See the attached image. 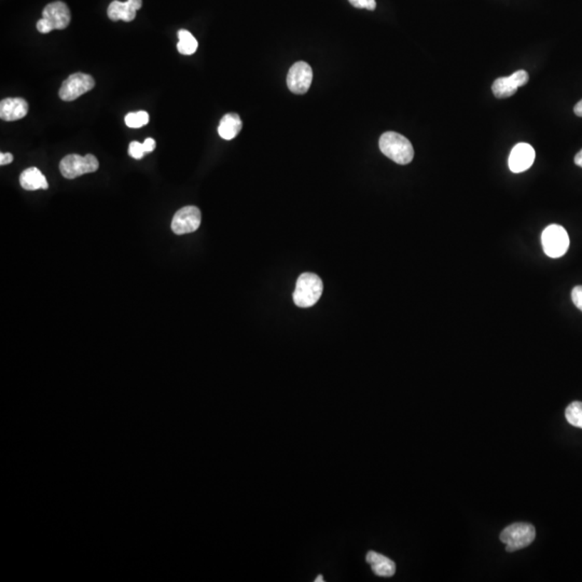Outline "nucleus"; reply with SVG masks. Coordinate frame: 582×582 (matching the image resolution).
<instances>
[{"label":"nucleus","mask_w":582,"mask_h":582,"mask_svg":"<svg viewBox=\"0 0 582 582\" xmlns=\"http://www.w3.org/2000/svg\"><path fill=\"white\" fill-rule=\"evenodd\" d=\"M571 300H573L576 308H579L582 312V286H577V287L573 288V291H571Z\"/></svg>","instance_id":"22"},{"label":"nucleus","mask_w":582,"mask_h":582,"mask_svg":"<svg viewBox=\"0 0 582 582\" xmlns=\"http://www.w3.org/2000/svg\"><path fill=\"white\" fill-rule=\"evenodd\" d=\"M14 161V155L11 153H0V164L1 165H8Z\"/></svg>","instance_id":"24"},{"label":"nucleus","mask_w":582,"mask_h":582,"mask_svg":"<svg viewBox=\"0 0 582 582\" xmlns=\"http://www.w3.org/2000/svg\"><path fill=\"white\" fill-rule=\"evenodd\" d=\"M535 538V527L529 523H514L506 527L501 534V540L505 544L507 552L529 547Z\"/></svg>","instance_id":"4"},{"label":"nucleus","mask_w":582,"mask_h":582,"mask_svg":"<svg viewBox=\"0 0 582 582\" xmlns=\"http://www.w3.org/2000/svg\"><path fill=\"white\" fill-rule=\"evenodd\" d=\"M380 149L382 153L400 165L412 162L414 149L410 140L396 132H386L380 138Z\"/></svg>","instance_id":"1"},{"label":"nucleus","mask_w":582,"mask_h":582,"mask_svg":"<svg viewBox=\"0 0 582 582\" xmlns=\"http://www.w3.org/2000/svg\"><path fill=\"white\" fill-rule=\"evenodd\" d=\"M142 7V0H128L125 3L115 0L109 5L107 14L113 22L122 20L131 22L136 18V12Z\"/></svg>","instance_id":"12"},{"label":"nucleus","mask_w":582,"mask_h":582,"mask_svg":"<svg viewBox=\"0 0 582 582\" xmlns=\"http://www.w3.org/2000/svg\"><path fill=\"white\" fill-rule=\"evenodd\" d=\"M94 87L95 81L92 76L83 73H73L63 82L58 96L64 102H73L83 94L91 91Z\"/></svg>","instance_id":"7"},{"label":"nucleus","mask_w":582,"mask_h":582,"mask_svg":"<svg viewBox=\"0 0 582 582\" xmlns=\"http://www.w3.org/2000/svg\"><path fill=\"white\" fill-rule=\"evenodd\" d=\"M348 1L358 9H367L373 11L377 8L375 0H348Z\"/></svg>","instance_id":"21"},{"label":"nucleus","mask_w":582,"mask_h":582,"mask_svg":"<svg viewBox=\"0 0 582 582\" xmlns=\"http://www.w3.org/2000/svg\"><path fill=\"white\" fill-rule=\"evenodd\" d=\"M125 124L131 129H140L145 127L149 122V113L147 111L140 110L137 113H130L125 115Z\"/></svg>","instance_id":"19"},{"label":"nucleus","mask_w":582,"mask_h":582,"mask_svg":"<svg viewBox=\"0 0 582 582\" xmlns=\"http://www.w3.org/2000/svg\"><path fill=\"white\" fill-rule=\"evenodd\" d=\"M536 153L533 147L526 142L516 145L510 152L509 169L512 173H523L531 167L535 161Z\"/></svg>","instance_id":"11"},{"label":"nucleus","mask_w":582,"mask_h":582,"mask_svg":"<svg viewBox=\"0 0 582 582\" xmlns=\"http://www.w3.org/2000/svg\"><path fill=\"white\" fill-rule=\"evenodd\" d=\"M100 167L95 155H87L85 157L79 155H68L63 157L60 163V171L63 177L67 180H75L85 174L94 173Z\"/></svg>","instance_id":"5"},{"label":"nucleus","mask_w":582,"mask_h":582,"mask_svg":"<svg viewBox=\"0 0 582 582\" xmlns=\"http://www.w3.org/2000/svg\"><path fill=\"white\" fill-rule=\"evenodd\" d=\"M178 38H180V41L177 43V50L180 54H182V56H192L197 52L199 43H197V40L195 39L194 36L190 31H186V29H180L178 31Z\"/></svg>","instance_id":"17"},{"label":"nucleus","mask_w":582,"mask_h":582,"mask_svg":"<svg viewBox=\"0 0 582 582\" xmlns=\"http://www.w3.org/2000/svg\"><path fill=\"white\" fill-rule=\"evenodd\" d=\"M573 113H575V115H578V117L582 118V100L576 104L575 108H573Z\"/></svg>","instance_id":"25"},{"label":"nucleus","mask_w":582,"mask_h":582,"mask_svg":"<svg viewBox=\"0 0 582 582\" xmlns=\"http://www.w3.org/2000/svg\"><path fill=\"white\" fill-rule=\"evenodd\" d=\"M323 291V284L321 277L313 273L300 275L293 293V301L299 308H311L321 299Z\"/></svg>","instance_id":"2"},{"label":"nucleus","mask_w":582,"mask_h":582,"mask_svg":"<svg viewBox=\"0 0 582 582\" xmlns=\"http://www.w3.org/2000/svg\"><path fill=\"white\" fill-rule=\"evenodd\" d=\"M144 145L142 142H132L129 147V155L136 160H140L145 155Z\"/></svg>","instance_id":"20"},{"label":"nucleus","mask_w":582,"mask_h":582,"mask_svg":"<svg viewBox=\"0 0 582 582\" xmlns=\"http://www.w3.org/2000/svg\"><path fill=\"white\" fill-rule=\"evenodd\" d=\"M201 212L195 206H186L177 212L172 220V230L182 235L197 231L201 226Z\"/></svg>","instance_id":"9"},{"label":"nucleus","mask_w":582,"mask_h":582,"mask_svg":"<svg viewBox=\"0 0 582 582\" xmlns=\"http://www.w3.org/2000/svg\"><path fill=\"white\" fill-rule=\"evenodd\" d=\"M28 108V103L24 98H5L0 103V118L4 121H16L27 115Z\"/></svg>","instance_id":"13"},{"label":"nucleus","mask_w":582,"mask_h":582,"mask_svg":"<svg viewBox=\"0 0 582 582\" xmlns=\"http://www.w3.org/2000/svg\"><path fill=\"white\" fill-rule=\"evenodd\" d=\"M565 417L571 425L582 430V402H571L565 411Z\"/></svg>","instance_id":"18"},{"label":"nucleus","mask_w":582,"mask_h":582,"mask_svg":"<svg viewBox=\"0 0 582 582\" xmlns=\"http://www.w3.org/2000/svg\"><path fill=\"white\" fill-rule=\"evenodd\" d=\"M541 244L548 257L560 258L568 251L569 237L562 226L551 224L544 230Z\"/></svg>","instance_id":"6"},{"label":"nucleus","mask_w":582,"mask_h":582,"mask_svg":"<svg viewBox=\"0 0 582 582\" xmlns=\"http://www.w3.org/2000/svg\"><path fill=\"white\" fill-rule=\"evenodd\" d=\"M142 145H144L145 152L146 153L152 152L155 149V140L153 138H147Z\"/></svg>","instance_id":"23"},{"label":"nucleus","mask_w":582,"mask_h":582,"mask_svg":"<svg viewBox=\"0 0 582 582\" xmlns=\"http://www.w3.org/2000/svg\"><path fill=\"white\" fill-rule=\"evenodd\" d=\"M313 81L312 67L306 62H298L289 69L287 76L288 89L295 94L308 91Z\"/></svg>","instance_id":"8"},{"label":"nucleus","mask_w":582,"mask_h":582,"mask_svg":"<svg viewBox=\"0 0 582 582\" xmlns=\"http://www.w3.org/2000/svg\"><path fill=\"white\" fill-rule=\"evenodd\" d=\"M529 76L525 71H518L509 77L498 78L494 81V95L497 98H508L514 95L519 88L523 87L529 82Z\"/></svg>","instance_id":"10"},{"label":"nucleus","mask_w":582,"mask_h":582,"mask_svg":"<svg viewBox=\"0 0 582 582\" xmlns=\"http://www.w3.org/2000/svg\"><path fill=\"white\" fill-rule=\"evenodd\" d=\"M71 10L63 1H54L46 6L43 19L37 22L39 33H48L54 29H65L71 23Z\"/></svg>","instance_id":"3"},{"label":"nucleus","mask_w":582,"mask_h":582,"mask_svg":"<svg viewBox=\"0 0 582 582\" xmlns=\"http://www.w3.org/2000/svg\"><path fill=\"white\" fill-rule=\"evenodd\" d=\"M323 581H325V578H323V576H321V575H319L318 577H317L316 579H315V582H323Z\"/></svg>","instance_id":"27"},{"label":"nucleus","mask_w":582,"mask_h":582,"mask_svg":"<svg viewBox=\"0 0 582 582\" xmlns=\"http://www.w3.org/2000/svg\"><path fill=\"white\" fill-rule=\"evenodd\" d=\"M365 562L371 566L372 571L380 577H393L396 573V564L394 561L378 552H368Z\"/></svg>","instance_id":"14"},{"label":"nucleus","mask_w":582,"mask_h":582,"mask_svg":"<svg viewBox=\"0 0 582 582\" xmlns=\"http://www.w3.org/2000/svg\"><path fill=\"white\" fill-rule=\"evenodd\" d=\"M575 163H576V165H578V166H580V167H582V149H581V150L579 151V152L577 153V155H576Z\"/></svg>","instance_id":"26"},{"label":"nucleus","mask_w":582,"mask_h":582,"mask_svg":"<svg viewBox=\"0 0 582 582\" xmlns=\"http://www.w3.org/2000/svg\"><path fill=\"white\" fill-rule=\"evenodd\" d=\"M243 128L241 118L237 113H227L222 120H220L219 127H218V133L220 137L226 140H231L237 137V134L241 132Z\"/></svg>","instance_id":"16"},{"label":"nucleus","mask_w":582,"mask_h":582,"mask_svg":"<svg viewBox=\"0 0 582 582\" xmlns=\"http://www.w3.org/2000/svg\"><path fill=\"white\" fill-rule=\"evenodd\" d=\"M20 184L23 189L28 191L39 190L49 188L47 178L37 167H29L22 172L20 176Z\"/></svg>","instance_id":"15"}]
</instances>
